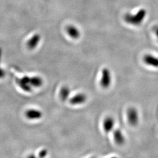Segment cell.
Masks as SVG:
<instances>
[{
  "label": "cell",
  "mask_w": 158,
  "mask_h": 158,
  "mask_svg": "<svg viewBox=\"0 0 158 158\" xmlns=\"http://www.w3.org/2000/svg\"><path fill=\"white\" fill-rule=\"evenodd\" d=\"M147 12L145 9L142 8L135 14H127L124 16V20L125 22L130 25H134V26H138L141 25L143 20L145 19Z\"/></svg>",
  "instance_id": "6da1fadb"
},
{
  "label": "cell",
  "mask_w": 158,
  "mask_h": 158,
  "mask_svg": "<svg viewBox=\"0 0 158 158\" xmlns=\"http://www.w3.org/2000/svg\"><path fill=\"white\" fill-rule=\"evenodd\" d=\"M112 83V75L107 68H104L102 72V77L100 84L102 89H107Z\"/></svg>",
  "instance_id": "7a4b0ae2"
},
{
  "label": "cell",
  "mask_w": 158,
  "mask_h": 158,
  "mask_svg": "<svg viewBox=\"0 0 158 158\" xmlns=\"http://www.w3.org/2000/svg\"><path fill=\"white\" fill-rule=\"evenodd\" d=\"M127 117L129 124L132 127H136L138 124L139 116L138 111L136 108L131 107L127 110Z\"/></svg>",
  "instance_id": "3957f363"
},
{
  "label": "cell",
  "mask_w": 158,
  "mask_h": 158,
  "mask_svg": "<svg viewBox=\"0 0 158 158\" xmlns=\"http://www.w3.org/2000/svg\"><path fill=\"white\" fill-rule=\"evenodd\" d=\"M25 116L30 121H38L42 118L44 115L42 111L39 109L31 108L25 111Z\"/></svg>",
  "instance_id": "277c9868"
},
{
  "label": "cell",
  "mask_w": 158,
  "mask_h": 158,
  "mask_svg": "<svg viewBox=\"0 0 158 158\" xmlns=\"http://www.w3.org/2000/svg\"><path fill=\"white\" fill-rule=\"evenodd\" d=\"M16 83L23 91L27 93H30L32 90V87L30 84V77L29 76H23L21 78H17Z\"/></svg>",
  "instance_id": "5b68a950"
},
{
  "label": "cell",
  "mask_w": 158,
  "mask_h": 158,
  "mask_svg": "<svg viewBox=\"0 0 158 158\" xmlns=\"http://www.w3.org/2000/svg\"><path fill=\"white\" fill-rule=\"evenodd\" d=\"M87 100V96L84 93H79L70 97L69 100L70 104L72 106H80L85 104Z\"/></svg>",
  "instance_id": "8992f818"
},
{
  "label": "cell",
  "mask_w": 158,
  "mask_h": 158,
  "mask_svg": "<svg viewBox=\"0 0 158 158\" xmlns=\"http://www.w3.org/2000/svg\"><path fill=\"white\" fill-rule=\"evenodd\" d=\"M115 121L111 116H107L103 119L102 128L106 133H110L113 132L115 128Z\"/></svg>",
  "instance_id": "52a82bcc"
},
{
  "label": "cell",
  "mask_w": 158,
  "mask_h": 158,
  "mask_svg": "<svg viewBox=\"0 0 158 158\" xmlns=\"http://www.w3.org/2000/svg\"><path fill=\"white\" fill-rule=\"evenodd\" d=\"M113 139L119 146L123 145L125 142V137L123 131L119 129H114L113 131Z\"/></svg>",
  "instance_id": "ba28073f"
},
{
  "label": "cell",
  "mask_w": 158,
  "mask_h": 158,
  "mask_svg": "<svg viewBox=\"0 0 158 158\" xmlns=\"http://www.w3.org/2000/svg\"><path fill=\"white\" fill-rule=\"evenodd\" d=\"M41 40V36L40 34H35L28 40L27 46L29 49L32 50L37 47L39 45Z\"/></svg>",
  "instance_id": "9c48e42d"
},
{
  "label": "cell",
  "mask_w": 158,
  "mask_h": 158,
  "mask_svg": "<svg viewBox=\"0 0 158 158\" xmlns=\"http://www.w3.org/2000/svg\"><path fill=\"white\" fill-rule=\"evenodd\" d=\"M71 90L67 85H64L61 87L59 91V97L62 102H66L70 98Z\"/></svg>",
  "instance_id": "30bf717a"
},
{
  "label": "cell",
  "mask_w": 158,
  "mask_h": 158,
  "mask_svg": "<svg viewBox=\"0 0 158 158\" xmlns=\"http://www.w3.org/2000/svg\"><path fill=\"white\" fill-rule=\"evenodd\" d=\"M145 63L153 68H158V57L152 55H147L143 57Z\"/></svg>",
  "instance_id": "8fae6325"
},
{
  "label": "cell",
  "mask_w": 158,
  "mask_h": 158,
  "mask_svg": "<svg viewBox=\"0 0 158 158\" xmlns=\"http://www.w3.org/2000/svg\"><path fill=\"white\" fill-rule=\"evenodd\" d=\"M66 32L73 39H78L80 36V32L79 29L74 25H68L66 28Z\"/></svg>",
  "instance_id": "7c38bea8"
},
{
  "label": "cell",
  "mask_w": 158,
  "mask_h": 158,
  "mask_svg": "<svg viewBox=\"0 0 158 158\" xmlns=\"http://www.w3.org/2000/svg\"><path fill=\"white\" fill-rule=\"evenodd\" d=\"M30 84L32 88L38 89L44 85V80L42 78L38 76L30 77Z\"/></svg>",
  "instance_id": "4fadbf2b"
},
{
  "label": "cell",
  "mask_w": 158,
  "mask_h": 158,
  "mask_svg": "<svg viewBox=\"0 0 158 158\" xmlns=\"http://www.w3.org/2000/svg\"><path fill=\"white\" fill-rule=\"evenodd\" d=\"M48 155V152L45 149H43L40 151L38 156L39 158H46Z\"/></svg>",
  "instance_id": "5bb4252c"
},
{
  "label": "cell",
  "mask_w": 158,
  "mask_h": 158,
  "mask_svg": "<svg viewBox=\"0 0 158 158\" xmlns=\"http://www.w3.org/2000/svg\"><path fill=\"white\" fill-rule=\"evenodd\" d=\"M6 73L5 70L2 68H0V79H3L6 76Z\"/></svg>",
  "instance_id": "9a60e30c"
},
{
  "label": "cell",
  "mask_w": 158,
  "mask_h": 158,
  "mask_svg": "<svg viewBox=\"0 0 158 158\" xmlns=\"http://www.w3.org/2000/svg\"><path fill=\"white\" fill-rule=\"evenodd\" d=\"M153 31H154V32H155V33L156 34V36H157V38H158V25L155 26V27H154Z\"/></svg>",
  "instance_id": "2e32d148"
},
{
  "label": "cell",
  "mask_w": 158,
  "mask_h": 158,
  "mask_svg": "<svg viewBox=\"0 0 158 158\" xmlns=\"http://www.w3.org/2000/svg\"><path fill=\"white\" fill-rule=\"evenodd\" d=\"M27 158H39V157L34 154H30L28 156Z\"/></svg>",
  "instance_id": "e0dca14e"
},
{
  "label": "cell",
  "mask_w": 158,
  "mask_h": 158,
  "mask_svg": "<svg viewBox=\"0 0 158 158\" xmlns=\"http://www.w3.org/2000/svg\"><path fill=\"white\" fill-rule=\"evenodd\" d=\"M1 57H2V49L0 48V62L1 60Z\"/></svg>",
  "instance_id": "ac0fdd59"
},
{
  "label": "cell",
  "mask_w": 158,
  "mask_h": 158,
  "mask_svg": "<svg viewBox=\"0 0 158 158\" xmlns=\"http://www.w3.org/2000/svg\"><path fill=\"white\" fill-rule=\"evenodd\" d=\"M118 158L117 157H116V156H113V157H111V158Z\"/></svg>",
  "instance_id": "d6986e66"
}]
</instances>
